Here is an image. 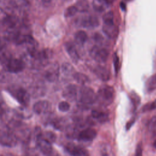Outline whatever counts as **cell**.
Returning <instances> with one entry per match:
<instances>
[{
    "instance_id": "6da1fadb",
    "label": "cell",
    "mask_w": 156,
    "mask_h": 156,
    "mask_svg": "<svg viewBox=\"0 0 156 156\" xmlns=\"http://www.w3.org/2000/svg\"><path fill=\"white\" fill-rule=\"evenodd\" d=\"M79 104L83 106L92 105L96 101V94L93 89L83 85L78 88L77 99Z\"/></svg>"
},
{
    "instance_id": "7a4b0ae2",
    "label": "cell",
    "mask_w": 156,
    "mask_h": 156,
    "mask_svg": "<svg viewBox=\"0 0 156 156\" xmlns=\"http://www.w3.org/2000/svg\"><path fill=\"white\" fill-rule=\"evenodd\" d=\"M115 98L114 88L109 85H103L98 91L96 101L103 106L110 105Z\"/></svg>"
},
{
    "instance_id": "3957f363",
    "label": "cell",
    "mask_w": 156,
    "mask_h": 156,
    "mask_svg": "<svg viewBox=\"0 0 156 156\" xmlns=\"http://www.w3.org/2000/svg\"><path fill=\"white\" fill-rule=\"evenodd\" d=\"M10 91L16 99L22 105H26L29 102V94L24 88L21 87H13L12 88H10Z\"/></svg>"
},
{
    "instance_id": "277c9868",
    "label": "cell",
    "mask_w": 156,
    "mask_h": 156,
    "mask_svg": "<svg viewBox=\"0 0 156 156\" xmlns=\"http://www.w3.org/2000/svg\"><path fill=\"white\" fill-rule=\"evenodd\" d=\"M18 141L15 135L12 131H0V144L7 147L15 146Z\"/></svg>"
},
{
    "instance_id": "5b68a950",
    "label": "cell",
    "mask_w": 156,
    "mask_h": 156,
    "mask_svg": "<svg viewBox=\"0 0 156 156\" xmlns=\"http://www.w3.org/2000/svg\"><path fill=\"white\" fill-rule=\"evenodd\" d=\"M90 55L97 62L104 63L107 60L108 51L105 48L94 46L90 50Z\"/></svg>"
},
{
    "instance_id": "8992f818",
    "label": "cell",
    "mask_w": 156,
    "mask_h": 156,
    "mask_svg": "<svg viewBox=\"0 0 156 156\" xmlns=\"http://www.w3.org/2000/svg\"><path fill=\"white\" fill-rule=\"evenodd\" d=\"M5 67L7 71L10 73H18L23 70L24 63L20 59L12 58L6 64Z\"/></svg>"
},
{
    "instance_id": "52a82bcc",
    "label": "cell",
    "mask_w": 156,
    "mask_h": 156,
    "mask_svg": "<svg viewBox=\"0 0 156 156\" xmlns=\"http://www.w3.org/2000/svg\"><path fill=\"white\" fill-rule=\"evenodd\" d=\"M79 26L86 28H93L97 27L99 23L98 18L92 15H86L80 17L78 20Z\"/></svg>"
},
{
    "instance_id": "ba28073f",
    "label": "cell",
    "mask_w": 156,
    "mask_h": 156,
    "mask_svg": "<svg viewBox=\"0 0 156 156\" xmlns=\"http://www.w3.org/2000/svg\"><path fill=\"white\" fill-rule=\"evenodd\" d=\"M65 149L71 156H90L89 152L86 149L73 143L67 144Z\"/></svg>"
},
{
    "instance_id": "9c48e42d",
    "label": "cell",
    "mask_w": 156,
    "mask_h": 156,
    "mask_svg": "<svg viewBox=\"0 0 156 156\" xmlns=\"http://www.w3.org/2000/svg\"><path fill=\"white\" fill-rule=\"evenodd\" d=\"M44 76L49 82H55L59 76V66L58 64L53 63L49 66L45 71Z\"/></svg>"
},
{
    "instance_id": "30bf717a",
    "label": "cell",
    "mask_w": 156,
    "mask_h": 156,
    "mask_svg": "<svg viewBox=\"0 0 156 156\" xmlns=\"http://www.w3.org/2000/svg\"><path fill=\"white\" fill-rule=\"evenodd\" d=\"M78 88L74 84H69L67 85L63 91V97L69 101H74L77 99Z\"/></svg>"
},
{
    "instance_id": "8fae6325",
    "label": "cell",
    "mask_w": 156,
    "mask_h": 156,
    "mask_svg": "<svg viewBox=\"0 0 156 156\" xmlns=\"http://www.w3.org/2000/svg\"><path fill=\"white\" fill-rule=\"evenodd\" d=\"M102 30L108 37L112 39L115 38L119 34L118 27L115 25L114 23H104L102 26Z\"/></svg>"
},
{
    "instance_id": "7c38bea8",
    "label": "cell",
    "mask_w": 156,
    "mask_h": 156,
    "mask_svg": "<svg viewBox=\"0 0 156 156\" xmlns=\"http://www.w3.org/2000/svg\"><path fill=\"white\" fill-rule=\"evenodd\" d=\"M51 109V104L47 101H39L34 104L33 110L37 114H44L49 111Z\"/></svg>"
},
{
    "instance_id": "4fadbf2b",
    "label": "cell",
    "mask_w": 156,
    "mask_h": 156,
    "mask_svg": "<svg viewBox=\"0 0 156 156\" xmlns=\"http://www.w3.org/2000/svg\"><path fill=\"white\" fill-rule=\"evenodd\" d=\"M96 135L97 133L94 129L87 128L80 131L78 135V139L83 141H90L96 136Z\"/></svg>"
},
{
    "instance_id": "5bb4252c",
    "label": "cell",
    "mask_w": 156,
    "mask_h": 156,
    "mask_svg": "<svg viewBox=\"0 0 156 156\" xmlns=\"http://www.w3.org/2000/svg\"><path fill=\"white\" fill-rule=\"evenodd\" d=\"M37 145L39 150L45 155L49 154L52 151V147L51 143L41 137V136L36 140Z\"/></svg>"
},
{
    "instance_id": "9a60e30c",
    "label": "cell",
    "mask_w": 156,
    "mask_h": 156,
    "mask_svg": "<svg viewBox=\"0 0 156 156\" xmlns=\"http://www.w3.org/2000/svg\"><path fill=\"white\" fill-rule=\"evenodd\" d=\"M96 76L102 81H107L110 79V73L109 70L104 66H98L94 69Z\"/></svg>"
},
{
    "instance_id": "2e32d148",
    "label": "cell",
    "mask_w": 156,
    "mask_h": 156,
    "mask_svg": "<svg viewBox=\"0 0 156 156\" xmlns=\"http://www.w3.org/2000/svg\"><path fill=\"white\" fill-rule=\"evenodd\" d=\"M65 49L67 53L68 54L69 56L71 58L72 61L74 63H77L79 60V56L74 45L72 43L67 42L65 43Z\"/></svg>"
},
{
    "instance_id": "e0dca14e",
    "label": "cell",
    "mask_w": 156,
    "mask_h": 156,
    "mask_svg": "<svg viewBox=\"0 0 156 156\" xmlns=\"http://www.w3.org/2000/svg\"><path fill=\"white\" fill-rule=\"evenodd\" d=\"M91 116L95 121L99 123L105 122L108 119V115L107 113L98 110H93Z\"/></svg>"
},
{
    "instance_id": "ac0fdd59",
    "label": "cell",
    "mask_w": 156,
    "mask_h": 156,
    "mask_svg": "<svg viewBox=\"0 0 156 156\" xmlns=\"http://www.w3.org/2000/svg\"><path fill=\"white\" fill-rule=\"evenodd\" d=\"M18 22V20L15 15H9L3 20L2 23L7 29H13L16 27Z\"/></svg>"
},
{
    "instance_id": "d6986e66",
    "label": "cell",
    "mask_w": 156,
    "mask_h": 156,
    "mask_svg": "<svg viewBox=\"0 0 156 156\" xmlns=\"http://www.w3.org/2000/svg\"><path fill=\"white\" fill-rule=\"evenodd\" d=\"M14 7L12 6L6 1L0 0V10L4 12L7 16L15 15H14Z\"/></svg>"
},
{
    "instance_id": "ffe728a7",
    "label": "cell",
    "mask_w": 156,
    "mask_h": 156,
    "mask_svg": "<svg viewBox=\"0 0 156 156\" xmlns=\"http://www.w3.org/2000/svg\"><path fill=\"white\" fill-rule=\"evenodd\" d=\"M92 5L96 11L98 12H102L108 8L109 4H108L105 0H93L92 2Z\"/></svg>"
},
{
    "instance_id": "44dd1931",
    "label": "cell",
    "mask_w": 156,
    "mask_h": 156,
    "mask_svg": "<svg viewBox=\"0 0 156 156\" xmlns=\"http://www.w3.org/2000/svg\"><path fill=\"white\" fill-rule=\"evenodd\" d=\"M100 154L101 156H115L112 146L108 143H103L101 145Z\"/></svg>"
},
{
    "instance_id": "7402d4cb",
    "label": "cell",
    "mask_w": 156,
    "mask_h": 156,
    "mask_svg": "<svg viewBox=\"0 0 156 156\" xmlns=\"http://www.w3.org/2000/svg\"><path fill=\"white\" fill-rule=\"evenodd\" d=\"M77 12L84 13L88 10L90 5L87 0H78L75 5Z\"/></svg>"
},
{
    "instance_id": "603a6c76",
    "label": "cell",
    "mask_w": 156,
    "mask_h": 156,
    "mask_svg": "<svg viewBox=\"0 0 156 156\" xmlns=\"http://www.w3.org/2000/svg\"><path fill=\"white\" fill-rule=\"evenodd\" d=\"M61 70L62 73L66 76H73L75 73L74 67L69 63H63L61 67Z\"/></svg>"
},
{
    "instance_id": "cb8c5ba5",
    "label": "cell",
    "mask_w": 156,
    "mask_h": 156,
    "mask_svg": "<svg viewBox=\"0 0 156 156\" xmlns=\"http://www.w3.org/2000/svg\"><path fill=\"white\" fill-rule=\"evenodd\" d=\"M73 78L78 83L82 85H85L90 81L88 76L81 73H75L73 75Z\"/></svg>"
},
{
    "instance_id": "d4e9b609",
    "label": "cell",
    "mask_w": 156,
    "mask_h": 156,
    "mask_svg": "<svg viewBox=\"0 0 156 156\" xmlns=\"http://www.w3.org/2000/svg\"><path fill=\"white\" fill-rule=\"evenodd\" d=\"M74 40L78 44H83L87 40V35L83 30H79L74 35Z\"/></svg>"
},
{
    "instance_id": "484cf974",
    "label": "cell",
    "mask_w": 156,
    "mask_h": 156,
    "mask_svg": "<svg viewBox=\"0 0 156 156\" xmlns=\"http://www.w3.org/2000/svg\"><path fill=\"white\" fill-rule=\"evenodd\" d=\"M146 88L148 92H151L156 89V74L152 75L147 80Z\"/></svg>"
},
{
    "instance_id": "4316f807",
    "label": "cell",
    "mask_w": 156,
    "mask_h": 156,
    "mask_svg": "<svg viewBox=\"0 0 156 156\" xmlns=\"http://www.w3.org/2000/svg\"><path fill=\"white\" fill-rule=\"evenodd\" d=\"M0 63L5 66L9 61L12 58L11 54L7 51H0Z\"/></svg>"
},
{
    "instance_id": "83f0119b",
    "label": "cell",
    "mask_w": 156,
    "mask_h": 156,
    "mask_svg": "<svg viewBox=\"0 0 156 156\" xmlns=\"http://www.w3.org/2000/svg\"><path fill=\"white\" fill-rule=\"evenodd\" d=\"M129 97L133 106V108L134 110H135L137 108L138 105L140 104V98L135 91H132L130 93Z\"/></svg>"
},
{
    "instance_id": "f1b7e54d",
    "label": "cell",
    "mask_w": 156,
    "mask_h": 156,
    "mask_svg": "<svg viewBox=\"0 0 156 156\" xmlns=\"http://www.w3.org/2000/svg\"><path fill=\"white\" fill-rule=\"evenodd\" d=\"M14 8H24L28 3L25 0H5Z\"/></svg>"
},
{
    "instance_id": "f546056e",
    "label": "cell",
    "mask_w": 156,
    "mask_h": 156,
    "mask_svg": "<svg viewBox=\"0 0 156 156\" xmlns=\"http://www.w3.org/2000/svg\"><path fill=\"white\" fill-rule=\"evenodd\" d=\"M149 131L150 133L154 136H156V116L152 117L149 122Z\"/></svg>"
},
{
    "instance_id": "4dcf8cb0",
    "label": "cell",
    "mask_w": 156,
    "mask_h": 156,
    "mask_svg": "<svg viewBox=\"0 0 156 156\" xmlns=\"http://www.w3.org/2000/svg\"><path fill=\"white\" fill-rule=\"evenodd\" d=\"M41 137L51 143V144L54 142H55L56 140V136L55 133H54L52 132H46L44 133H42Z\"/></svg>"
},
{
    "instance_id": "1f68e13d",
    "label": "cell",
    "mask_w": 156,
    "mask_h": 156,
    "mask_svg": "<svg viewBox=\"0 0 156 156\" xmlns=\"http://www.w3.org/2000/svg\"><path fill=\"white\" fill-rule=\"evenodd\" d=\"M77 12V10L76 7L75 5H72L69 6L68 8L66 9L64 12V15L65 17H71L74 16V15L76 14Z\"/></svg>"
},
{
    "instance_id": "d6a6232c",
    "label": "cell",
    "mask_w": 156,
    "mask_h": 156,
    "mask_svg": "<svg viewBox=\"0 0 156 156\" xmlns=\"http://www.w3.org/2000/svg\"><path fill=\"white\" fill-rule=\"evenodd\" d=\"M114 20V15L112 12H108L105 13L102 16L104 23H113Z\"/></svg>"
},
{
    "instance_id": "836d02e7",
    "label": "cell",
    "mask_w": 156,
    "mask_h": 156,
    "mask_svg": "<svg viewBox=\"0 0 156 156\" xmlns=\"http://www.w3.org/2000/svg\"><path fill=\"white\" fill-rule=\"evenodd\" d=\"M155 109H156V99L152 102H149L145 104L142 108V112H146L153 110Z\"/></svg>"
},
{
    "instance_id": "e575fe53",
    "label": "cell",
    "mask_w": 156,
    "mask_h": 156,
    "mask_svg": "<svg viewBox=\"0 0 156 156\" xmlns=\"http://www.w3.org/2000/svg\"><path fill=\"white\" fill-rule=\"evenodd\" d=\"M58 107V109L60 111L65 112H67L69 110V109L70 108V105H69V103L67 102L66 101H62L59 103Z\"/></svg>"
},
{
    "instance_id": "d590c367",
    "label": "cell",
    "mask_w": 156,
    "mask_h": 156,
    "mask_svg": "<svg viewBox=\"0 0 156 156\" xmlns=\"http://www.w3.org/2000/svg\"><path fill=\"white\" fill-rule=\"evenodd\" d=\"M9 72H1L0 73V83H5L10 80V75Z\"/></svg>"
},
{
    "instance_id": "8d00e7d4",
    "label": "cell",
    "mask_w": 156,
    "mask_h": 156,
    "mask_svg": "<svg viewBox=\"0 0 156 156\" xmlns=\"http://www.w3.org/2000/svg\"><path fill=\"white\" fill-rule=\"evenodd\" d=\"M113 65L115 73L117 74L119 70V60L116 54H115L113 55Z\"/></svg>"
},
{
    "instance_id": "74e56055",
    "label": "cell",
    "mask_w": 156,
    "mask_h": 156,
    "mask_svg": "<svg viewBox=\"0 0 156 156\" xmlns=\"http://www.w3.org/2000/svg\"><path fill=\"white\" fill-rule=\"evenodd\" d=\"M143 155V145L142 143L140 142L138 143L135 152V156H142Z\"/></svg>"
},
{
    "instance_id": "f35d334b",
    "label": "cell",
    "mask_w": 156,
    "mask_h": 156,
    "mask_svg": "<svg viewBox=\"0 0 156 156\" xmlns=\"http://www.w3.org/2000/svg\"><path fill=\"white\" fill-rule=\"evenodd\" d=\"M64 124H65L64 121L61 119L56 120L54 122V126L55 127V128L59 130H62L64 128Z\"/></svg>"
},
{
    "instance_id": "ab89813d",
    "label": "cell",
    "mask_w": 156,
    "mask_h": 156,
    "mask_svg": "<svg viewBox=\"0 0 156 156\" xmlns=\"http://www.w3.org/2000/svg\"><path fill=\"white\" fill-rule=\"evenodd\" d=\"M135 119L134 118H132V119L127 123L126 126V128L127 130H129V129L132 126V125H133V124H134V122H135Z\"/></svg>"
},
{
    "instance_id": "60d3db41",
    "label": "cell",
    "mask_w": 156,
    "mask_h": 156,
    "mask_svg": "<svg viewBox=\"0 0 156 156\" xmlns=\"http://www.w3.org/2000/svg\"><path fill=\"white\" fill-rule=\"evenodd\" d=\"M5 41H7L5 38H0V51L4 49L5 46Z\"/></svg>"
},
{
    "instance_id": "b9f144b4",
    "label": "cell",
    "mask_w": 156,
    "mask_h": 156,
    "mask_svg": "<svg viewBox=\"0 0 156 156\" xmlns=\"http://www.w3.org/2000/svg\"><path fill=\"white\" fill-rule=\"evenodd\" d=\"M47 156H60V155L57 152L53 151V150H52V151L49 154H48Z\"/></svg>"
},
{
    "instance_id": "7bdbcfd3",
    "label": "cell",
    "mask_w": 156,
    "mask_h": 156,
    "mask_svg": "<svg viewBox=\"0 0 156 156\" xmlns=\"http://www.w3.org/2000/svg\"><path fill=\"white\" fill-rule=\"evenodd\" d=\"M115 0H105V1L108 4H112L114 1H115Z\"/></svg>"
},
{
    "instance_id": "ee69618b",
    "label": "cell",
    "mask_w": 156,
    "mask_h": 156,
    "mask_svg": "<svg viewBox=\"0 0 156 156\" xmlns=\"http://www.w3.org/2000/svg\"><path fill=\"white\" fill-rule=\"evenodd\" d=\"M51 0H42V1L44 3H49V2H51Z\"/></svg>"
},
{
    "instance_id": "f6af8a7d",
    "label": "cell",
    "mask_w": 156,
    "mask_h": 156,
    "mask_svg": "<svg viewBox=\"0 0 156 156\" xmlns=\"http://www.w3.org/2000/svg\"><path fill=\"white\" fill-rule=\"evenodd\" d=\"M154 147L156 149V140L154 141Z\"/></svg>"
},
{
    "instance_id": "bcb514c9",
    "label": "cell",
    "mask_w": 156,
    "mask_h": 156,
    "mask_svg": "<svg viewBox=\"0 0 156 156\" xmlns=\"http://www.w3.org/2000/svg\"><path fill=\"white\" fill-rule=\"evenodd\" d=\"M126 1H132V0H126Z\"/></svg>"
},
{
    "instance_id": "7dc6e473",
    "label": "cell",
    "mask_w": 156,
    "mask_h": 156,
    "mask_svg": "<svg viewBox=\"0 0 156 156\" xmlns=\"http://www.w3.org/2000/svg\"><path fill=\"white\" fill-rule=\"evenodd\" d=\"M0 156H4V155H0Z\"/></svg>"
}]
</instances>
